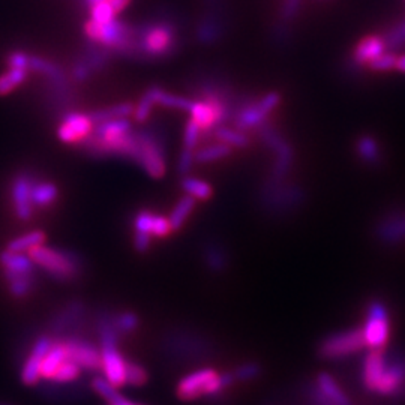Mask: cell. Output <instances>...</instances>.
Segmentation results:
<instances>
[{
  "label": "cell",
  "mask_w": 405,
  "mask_h": 405,
  "mask_svg": "<svg viewBox=\"0 0 405 405\" xmlns=\"http://www.w3.org/2000/svg\"><path fill=\"white\" fill-rule=\"evenodd\" d=\"M135 41L134 61H162L181 50V27L169 14L156 15L135 26Z\"/></svg>",
  "instance_id": "obj_1"
},
{
  "label": "cell",
  "mask_w": 405,
  "mask_h": 405,
  "mask_svg": "<svg viewBox=\"0 0 405 405\" xmlns=\"http://www.w3.org/2000/svg\"><path fill=\"white\" fill-rule=\"evenodd\" d=\"M96 326L101 342V371L104 372V379L116 389L123 388L126 359L119 351V337H121V333L117 332L113 323V314H100Z\"/></svg>",
  "instance_id": "obj_2"
},
{
  "label": "cell",
  "mask_w": 405,
  "mask_h": 405,
  "mask_svg": "<svg viewBox=\"0 0 405 405\" xmlns=\"http://www.w3.org/2000/svg\"><path fill=\"white\" fill-rule=\"evenodd\" d=\"M29 257L38 268L45 270L57 281H74L80 278L84 270L82 257L69 250H57L45 245H38L29 251Z\"/></svg>",
  "instance_id": "obj_3"
},
{
  "label": "cell",
  "mask_w": 405,
  "mask_h": 405,
  "mask_svg": "<svg viewBox=\"0 0 405 405\" xmlns=\"http://www.w3.org/2000/svg\"><path fill=\"white\" fill-rule=\"evenodd\" d=\"M303 186L294 182L266 179L260 186L259 203L263 209L275 216L289 215L305 201Z\"/></svg>",
  "instance_id": "obj_4"
},
{
  "label": "cell",
  "mask_w": 405,
  "mask_h": 405,
  "mask_svg": "<svg viewBox=\"0 0 405 405\" xmlns=\"http://www.w3.org/2000/svg\"><path fill=\"white\" fill-rule=\"evenodd\" d=\"M233 372L218 374L215 369L203 368L183 377L177 384V397L183 401L199 399L201 397H215L222 390L231 388L234 383Z\"/></svg>",
  "instance_id": "obj_5"
},
{
  "label": "cell",
  "mask_w": 405,
  "mask_h": 405,
  "mask_svg": "<svg viewBox=\"0 0 405 405\" xmlns=\"http://www.w3.org/2000/svg\"><path fill=\"white\" fill-rule=\"evenodd\" d=\"M255 130L259 132L260 140L268 146L275 155L269 179L285 181L294 161L293 146L289 143L287 138L280 132L278 128L268 121H264L259 128H255Z\"/></svg>",
  "instance_id": "obj_6"
},
{
  "label": "cell",
  "mask_w": 405,
  "mask_h": 405,
  "mask_svg": "<svg viewBox=\"0 0 405 405\" xmlns=\"http://www.w3.org/2000/svg\"><path fill=\"white\" fill-rule=\"evenodd\" d=\"M280 102L281 95L278 92H269L259 98V100L243 96L231 122L236 130L239 131L255 130L264 121H268V116L280 105Z\"/></svg>",
  "instance_id": "obj_7"
},
{
  "label": "cell",
  "mask_w": 405,
  "mask_h": 405,
  "mask_svg": "<svg viewBox=\"0 0 405 405\" xmlns=\"http://www.w3.org/2000/svg\"><path fill=\"white\" fill-rule=\"evenodd\" d=\"M140 143V160L138 165L153 179H161L165 176V143L164 137L156 128H143L135 131Z\"/></svg>",
  "instance_id": "obj_8"
},
{
  "label": "cell",
  "mask_w": 405,
  "mask_h": 405,
  "mask_svg": "<svg viewBox=\"0 0 405 405\" xmlns=\"http://www.w3.org/2000/svg\"><path fill=\"white\" fill-rule=\"evenodd\" d=\"M369 392L383 398L399 399L405 397V356L386 353L384 367Z\"/></svg>",
  "instance_id": "obj_9"
},
{
  "label": "cell",
  "mask_w": 405,
  "mask_h": 405,
  "mask_svg": "<svg viewBox=\"0 0 405 405\" xmlns=\"http://www.w3.org/2000/svg\"><path fill=\"white\" fill-rule=\"evenodd\" d=\"M363 337L365 344L371 350H381L389 338V314L386 305L380 300H372L367 310Z\"/></svg>",
  "instance_id": "obj_10"
},
{
  "label": "cell",
  "mask_w": 405,
  "mask_h": 405,
  "mask_svg": "<svg viewBox=\"0 0 405 405\" xmlns=\"http://www.w3.org/2000/svg\"><path fill=\"white\" fill-rule=\"evenodd\" d=\"M367 347L363 330L351 329L330 335L320 345V356L324 359H344Z\"/></svg>",
  "instance_id": "obj_11"
},
{
  "label": "cell",
  "mask_w": 405,
  "mask_h": 405,
  "mask_svg": "<svg viewBox=\"0 0 405 405\" xmlns=\"http://www.w3.org/2000/svg\"><path fill=\"white\" fill-rule=\"evenodd\" d=\"M308 399L312 405H353L339 384L332 375L321 372L314 386L308 390Z\"/></svg>",
  "instance_id": "obj_12"
},
{
  "label": "cell",
  "mask_w": 405,
  "mask_h": 405,
  "mask_svg": "<svg viewBox=\"0 0 405 405\" xmlns=\"http://www.w3.org/2000/svg\"><path fill=\"white\" fill-rule=\"evenodd\" d=\"M227 31L224 6L207 8V13L199 20L195 27V39L201 45H215L224 38Z\"/></svg>",
  "instance_id": "obj_13"
},
{
  "label": "cell",
  "mask_w": 405,
  "mask_h": 405,
  "mask_svg": "<svg viewBox=\"0 0 405 405\" xmlns=\"http://www.w3.org/2000/svg\"><path fill=\"white\" fill-rule=\"evenodd\" d=\"M63 342L68 359L75 362L82 369L92 372L101 369V351L92 342L74 335L68 337Z\"/></svg>",
  "instance_id": "obj_14"
},
{
  "label": "cell",
  "mask_w": 405,
  "mask_h": 405,
  "mask_svg": "<svg viewBox=\"0 0 405 405\" xmlns=\"http://www.w3.org/2000/svg\"><path fill=\"white\" fill-rule=\"evenodd\" d=\"M35 174L31 171H22L14 176L11 183V200L14 212L18 220L29 221L33 215V204L31 200V190L35 181Z\"/></svg>",
  "instance_id": "obj_15"
},
{
  "label": "cell",
  "mask_w": 405,
  "mask_h": 405,
  "mask_svg": "<svg viewBox=\"0 0 405 405\" xmlns=\"http://www.w3.org/2000/svg\"><path fill=\"white\" fill-rule=\"evenodd\" d=\"M93 122L89 114L69 112L63 116L61 126L57 128L59 140L68 144H77L92 132Z\"/></svg>",
  "instance_id": "obj_16"
},
{
  "label": "cell",
  "mask_w": 405,
  "mask_h": 405,
  "mask_svg": "<svg viewBox=\"0 0 405 405\" xmlns=\"http://www.w3.org/2000/svg\"><path fill=\"white\" fill-rule=\"evenodd\" d=\"M52 344L53 339L48 335H43V337H39L35 341L32 351L29 354L22 369V381L26 386H35L39 379H41V363L48 349L52 347Z\"/></svg>",
  "instance_id": "obj_17"
},
{
  "label": "cell",
  "mask_w": 405,
  "mask_h": 405,
  "mask_svg": "<svg viewBox=\"0 0 405 405\" xmlns=\"http://www.w3.org/2000/svg\"><path fill=\"white\" fill-rule=\"evenodd\" d=\"M375 236L383 243H398L405 240V212L388 213L375 227Z\"/></svg>",
  "instance_id": "obj_18"
},
{
  "label": "cell",
  "mask_w": 405,
  "mask_h": 405,
  "mask_svg": "<svg viewBox=\"0 0 405 405\" xmlns=\"http://www.w3.org/2000/svg\"><path fill=\"white\" fill-rule=\"evenodd\" d=\"M86 305L82 300L69 302L65 308L59 312L53 323L52 330L56 333H63L66 330H75L86 317Z\"/></svg>",
  "instance_id": "obj_19"
},
{
  "label": "cell",
  "mask_w": 405,
  "mask_h": 405,
  "mask_svg": "<svg viewBox=\"0 0 405 405\" xmlns=\"http://www.w3.org/2000/svg\"><path fill=\"white\" fill-rule=\"evenodd\" d=\"M386 50V43H384L383 36H367L354 48L351 56V71L359 69L363 65H368L372 59L380 56Z\"/></svg>",
  "instance_id": "obj_20"
},
{
  "label": "cell",
  "mask_w": 405,
  "mask_h": 405,
  "mask_svg": "<svg viewBox=\"0 0 405 405\" xmlns=\"http://www.w3.org/2000/svg\"><path fill=\"white\" fill-rule=\"evenodd\" d=\"M0 266L3 269V276L13 275H35L36 264L24 252H14L5 250L0 254Z\"/></svg>",
  "instance_id": "obj_21"
},
{
  "label": "cell",
  "mask_w": 405,
  "mask_h": 405,
  "mask_svg": "<svg viewBox=\"0 0 405 405\" xmlns=\"http://www.w3.org/2000/svg\"><path fill=\"white\" fill-rule=\"evenodd\" d=\"M78 59H80L83 63H86V66L91 69L92 74H95L102 71L104 68L110 65L113 53L110 48H107L101 44H96L93 41H89L87 39L84 50L82 52L80 56H78Z\"/></svg>",
  "instance_id": "obj_22"
},
{
  "label": "cell",
  "mask_w": 405,
  "mask_h": 405,
  "mask_svg": "<svg viewBox=\"0 0 405 405\" xmlns=\"http://www.w3.org/2000/svg\"><path fill=\"white\" fill-rule=\"evenodd\" d=\"M203 260L207 269L213 273H221L229 269L230 266V254L225 250V246L216 240H209L204 243L203 248Z\"/></svg>",
  "instance_id": "obj_23"
},
{
  "label": "cell",
  "mask_w": 405,
  "mask_h": 405,
  "mask_svg": "<svg viewBox=\"0 0 405 405\" xmlns=\"http://www.w3.org/2000/svg\"><path fill=\"white\" fill-rule=\"evenodd\" d=\"M192 121L200 126L203 132H213L215 128H218V116H216L212 105L201 100H192V105L190 112Z\"/></svg>",
  "instance_id": "obj_24"
},
{
  "label": "cell",
  "mask_w": 405,
  "mask_h": 405,
  "mask_svg": "<svg viewBox=\"0 0 405 405\" xmlns=\"http://www.w3.org/2000/svg\"><path fill=\"white\" fill-rule=\"evenodd\" d=\"M130 131H132V125L128 121V117H123L93 125V130L91 134L96 138H100V140H113V138L121 137Z\"/></svg>",
  "instance_id": "obj_25"
},
{
  "label": "cell",
  "mask_w": 405,
  "mask_h": 405,
  "mask_svg": "<svg viewBox=\"0 0 405 405\" xmlns=\"http://www.w3.org/2000/svg\"><path fill=\"white\" fill-rule=\"evenodd\" d=\"M66 359V349L63 341H53L52 347L48 349L41 363V379L50 380L53 379L54 372L61 367L62 362Z\"/></svg>",
  "instance_id": "obj_26"
},
{
  "label": "cell",
  "mask_w": 405,
  "mask_h": 405,
  "mask_svg": "<svg viewBox=\"0 0 405 405\" xmlns=\"http://www.w3.org/2000/svg\"><path fill=\"white\" fill-rule=\"evenodd\" d=\"M59 197V190L53 182L41 181L35 177L31 190V200L33 207H48L52 206Z\"/></svg>",
  "instance_id": "obj_27"
},
{
  "label": "cell",
  "mask_w": 405,
  "mask_h": 405,
  "mask_svg": "<svg viewBox=\"0 0 405 405\" xmlns=\"http://www.w3.org/2000/svg\"><path fill=\"white\" fill-rule=\"evenodd\" d=\"M92 389L100 395L101 398H104L108 405H140L125 398L123 395H121V392H119L114 386H112L104 377H95L92 380Z\"/></svg>",
  "instance_id": "obj_28"
},
{
  "label": "cell",
  "mask_w": 405,
  "mask_h": 405,
  "mask_svg": "<svg viewBox=\"0 0 405 405\" xmlns=\"http://www.w3.org/2000/svg\"><path fill=\"white\" fill-rule=\"evenodd\" d=\"M134 104L131 102H122V104H116L101 108V110H95L91 114V119L93 125L101 123L105 121H113V119H123V117H130L134 114Z\"/></svg>",
  "instance_id": "obj_29"
},
{
  "label": "cell",
  "mask_w": 405,
  "mask_h": 405,
  "mask_svg": "<svg viewBox=\"0 0 405 405\" xmlns=\"http://www.w3.org/2000/svg\"><path fill=\"white\" fill-rule=\"evenodd\" d=\"M45 239H47V236L44 231L33 230V231H29L26 234L15 237V239H13L8 243L6 250L14 251V252H29L32 248H35V246L44 245Z\"/></svg>",
  "instance_id": "obj_30"
},
{
  "label": "cell",
  "mask_w": 405,
  "mask_h": 405,
  "mask_svg": "<svg viewBox=\"0 0 405 405\" xmlns=\"http://www.w3.org/2000/svg\"><path fill=\"white\" fill-rule=\"evenodd\" d=\"M151 91L153 93L155 102L160 104L167 108H176V110H182V112H190V108L192 105V100L190 98H183L174 93H169L162 91L161 87H151Z\"/></svg>",
  "instance_id": "obj_31"
},
{
  "label": "cell",
  "mask_w": 405,
  "mask_h": 405,
  "mask_svg": "<svg viewBox=\"0 0 405 405\" xmlns=\"http://www.w3.org/2000/svg\"><path fill=\"white\" fill-rule=\"evenodd\" d=\"M194 207H195V199L188 194L183 195L182 199L176 203L171 215L169 216L173 231H179L182 229L185 221L188 220V216L192 213Z\"/></svg>",
  "instance_id": "obj_32"
},
{
  "label": "cell",
  "mask_w": 405,
  "mask_h": 405,
  "mask_svg": "<svg viewBox=\"0 0 405 405\" xmlns=\"http://www.w3.org/2000/svg\"><path fill=\"white\" fill-rule=\"evenodd\" d=\"M5 280L8 282L9 293H11L13 298L15 299H23L31 293L36 284L35 275H13V276H5Z\"/></svg>",
  "instance_id": "obj_33"
},
{
  "label": "cell",
  "mask_w": 405,
  "mask_h": 405,
  "mask_svg": "<svg viewBox=\"0 0 405 405\" xmlns=\"http://www.w3.org/2000/svg\"><path fill=\"white\" fill-rule=\"evenodd\" d=\"M356 151H358L362 160L369 165H377L381 161L379 143L371 135H362L358 140V144H356Z\"/></svg>",
  "instance_id": "obj_34"
},
{
  "label": "cell",
  "mask_w": 405,
  "mask_h": 405,
  "mask_svg": "<svg viewBox=\"0 0 405 405\" xmlns=\"http://www.w3.org/2000/svg\"><path fill=\"white\" fill-rule=\"evenodd\" d=\"M181 186L188 195L194 197L195 200H211L213 195L212 186L201 179H195V177L185 176L181 182Z\"/></svg>",
  "instance_id": "obj_35"
},
{
  "label": "cell",
  "mask_w": 405,
  "mask_h": 405,
  "mask_svg": "<svg viewBox=\"0 0 405 405\" xmlns=\"http://www.w3.org/2000/svg\"><path fill=\"white\" fill-rule=\"evenodd\" d=\"M230 153H231L230 146H227L224 143H216V144L201 147V149L197 151L194 153V160L199 164H207V162L224 160V158H227Z\"/></svg>",
  "instance_id": "obj_36"
},
{
  "label": "cell",
  "mask_w": 405,
  "mask_h": 405,
  "mask_svg": "<svg viewBox=\"0 0 405 405\" xmlns=\"http://www.w3.org/2000/svg\"><path fill=\"white\" fill-rule=\"evenodd\" d=\"M27 74L29 71H26V69L9 68L5 74L0 75V96L9 95L17 87L22 86L26 82Z\"/></svg>",
  "instance_id": "obj_37"
},
{
  "label": "cell",
  "mask_w": 405,
  "mask_h": 405,
  "mask_svg": "<svg viewBox=\"0 0 405 405\" xmlns=\"http://www.w3.org/2000/svg\"><path fill=\"white\" fill-rule=\"evenodd\" d=\"M213 135L218 138V140L227 146L233 147H246L250 144V138L243 134V131L236 130V128H229L225 125H221L218 128H215Z\"/></svg>",
  "instance_id": "obj_38"
},
{
  "label": "cell",
  "mask_w": 405,
  "mask_h": 405,
  "mask_svg": "<svg viewBox=\"0 0 405 405\" xmlns=\"http://www.w3.org/2000/svg\"><path fill=\"white\" fill-rule=\"evenodd\" d=\"M82 371L83 369L80 367H78V365L75 362H72L71 359H68V356H66V359L62 362L61 367H59L57 371L54 372L52 381L61 383V384L72 383V381L80 379Z\"/></svg>",
  "instance_id": "obj_39"
},
{
  "label": "cell",
  "mask_w": 405,
  "mask_h": 405,
  "mask_svg": "<svg viewBox=\"0 0 405 405\" xmlns=\"http://www.w3.org/2000/svg\"><path fill=\"white\" fill-rule=\"evenodd\" d=\"M147 381V372L140 363L126 360V371H125V386L140 388Z\"/></svg>",
  "instance_id": "obj_40"
},
{
  "label": "cell",
  "mask_w": 405,
  "mask_h": 405,
  "mask_svg": "<svg viewBox=\"0 0 405 405\" xmlns=\"http://www.w3.org/2000/svg\"><path fill=\"white\" fill-rule=\"evenodd\" d=\"M113 323L116 326L117 332L121 335L125 333H131L138 328V315L130 311H125V312H119V314H113Z\"/></svg>",
  "instance_id": "obj_41"
},
{
  "label": "cell",
  "mask_w": 405,
  "mask_h": 405,
  "mask_svg": "<svg viewBox=\"0 0 405 405\" xmlns=\"http://www.w3.org/2000/svg\"><path fill=\"white\" fill-rule=\"evenodd\" d=\"M153 105H156V102H155L153 93H152V91L149 89V91H147L143 95L140 102H138L137 107L134 108V119H135V122L144 123L147 121V119H149Z\"/></svg>",
  "instance_id": "obj_42"
},
{
  "label": "cell",
  "mask_w": 405,
  "mask_h": 405,
  "mask_svg": "<svg viewBox=\"0 0 405 405\" xmlns=\"http://www.w3.org/2000/svg\"><path fill=\"white\" fill-rule=\"evenodd\" d=\"M383 38H384V43H386V48H389L390 52H395L397 48L405 45V20L398 26L392 27Z\"/></svg>",
  "instance_id": "obj_43"
},
{
  "label": "cell",
  "mask_w": 405,
  "mask_h": 405,
  "mask_svg": "<svg viewBox=\"0 0 405 405\" xmlns=\"http://www.w3.org/2000/svg\"><path fill=\"white\" fill-rule=\"evenodd\" d=\"M89 13H91V20L96 23H108L114 20V9L112 8V5L108 3V0H104L101 3H96L93 5L91 9H89Z\"/></svg>",
  "instance_id": "obj_44"
},
{
  "label": "cell",
  "mask_w": 405,
  "mask_h": 405,
  "mask_svg": "<svg viewBox=\"0 0 405 405\" xmlns=\"http://www.w3.org/2000/svg\"><path fill=\"white\" fill-rule=\"evenodd\" d=\"M397 59L398 56L393 52H386L372 59V61L368 63V66L372 69V71H389V69H393L395 66H397Z\"/></svg>",
  "instance_id": "obj_45"
},
{
  "label": "cell",
  "mask_w": 405,
  "mask_h": 405,
  "mask_svg": "<svg viewBox=\"0 0 405 405\" xmlns=\"http://www.w3.org/2000/svg\"><path fill=\"white\" fill-rule=\"evenodd\" d=\"M303 0H284L280 11V20L284 23H290L298 17L302 11Z\"/></svg>",
  "instance_id": "obj_46"
},
{
  "label": "cell",
  "mask_w": 405,
  "mask_h": 405,
  "mask_svg": "<svg viewBox=\"0 0 405 405\" xmlns=\"http://www.w3.org/2000/svg\"><path fill=\"white\" fill-rule=\"evenodd\" d=\"M153 213L149 211H140L135 215L134 220V229L135 234H146L152 236V222H153Z\"/></svg>",
  "instance_id": "obj_47"
},
{
  "label": "cell",
  "mask_w": 405,
  "mask_h": 405,
  "mask_svg": "<svg viewBox=\"0 0 405 405\" xmlns=\"http://www.w3.org/2000/svg\"><path fill=\"white\" fill-rule=\"evenodd\" d=\"M270 36L273 39V43H276L280 47L281 45H287L290 43L291 36H293L291 24L290 23H284V22H281V20H280L278 23L273 24Z\"/></svg>",
  "instance_id": "obj_48"
},
{
  "label": "cell",
  "mask_w": 405,
  "mask_h": 405,
  "mask_svg": "<svg viewBox=\"0 0 405 405\" xmlns=\"http://www.w3.org/2000/svg\"><path fill=\"white\" fill-rule=\"evenodd\" d=\"M201 130L200 126L197 125L192 119L188 121L186 126H185V134H183V147L185 149H191L195 151L197 143H199V138H200Z\"/></svg>",
  "instance_id": "obj_49"
},
{
  "label": "cell",
  "mask_w": 405,
  "mask_h": 405,
  "mask_svg": "<svg viewBox=\"0 0 405 405\" xmlns=\"http://www.w3.org/2000/svg\"><path fill=\"white\" fill-rule=\"evenodd\" d=\"M234 379L237 381H251L260 375V367L257 363H245L240 365L234 372Z\"/></svg>",
  "instance_id": "obj_50"
},
{
  "label": "cell",
  "mask_w": 405,
  "mask_h": 405,
  "mask_svg": "<svg viewBox=\"0 0 405 405\" xmlns=\"http://www.w3.org/2000/svg\"><path fill=\"white\" fill-rule=\"evenodd\" d=\"M194 153H195L194 151L185 149L183 147V151L179 155V160H177V173L183 176V174H188L192 170V167L195 164Z\"/></svg>",
  "instance_id": "obj_51"
},
{
  "label": "cell",
  "mask_w": 405,
  "mask_h": 405,
  "mask_svg": "<svg viewBox=\"0 0 405 405\" xmlns=\"http://www.w3.org/2000/svg\"><path fill=\"white\" fill-rule=\"evenodd\" d=\"M173 231L169 218L161 215H155L153 216V222H152V236L156 237H165L169 236Z\"/></svg>",
  "instance_id": "obj_52"
},
{
  "label": "cell",
  "mask_w": 405,
  "mask_h": 405,
  "mask_svg": "<svg viewBox=\"0 0 405 405\" xmlns=\"http://www.w3.org/2000/svg\"><path fill=\"white\" fill-rule=\"evenodd\" d=\"M71 75H72V80L75 82V83H86L89 78H91L93 74H92V71L91 69H89L87 66H86V63H83L80 59H75V62H74V66H72V72H71Z\"/></svg>",
  "instance_id": "obj_53"
},
{
  "label": "cell",
  "mask_w": 405,
  "mask_h": 405,
  "mask_svg": "<svg viewBox=\"0 0 405 405\" xmlns=\"http://www.w3.org/2000/svg\"><path fill=\"white\" fill-rule=\"evenodd\" d=\"M27 62H29V53L26 52H11L6 56V65L9 68L17 69H26L27 71Z\"/></svg>",
  "instance_id": "obj_54"
},
{
  "label": "cell",
  "mask_w": 405,
  "mask_h": 405,
  "mask_svg": "<svg viewBox=\"0 0 405 405\" xmlns=\"http://www.w3.org/2000/svg\"><path fill=\"white\" fill-rule=\"evenodd\" d=\"M151 246V236L146 234H135L134 236V248L138 252H146Z\"/></svg>",
  "instance_id": "obj_55"
},
{
  "label": "cell",
  "mask_w": 405,
  "mask_h": 405,
  "mask_svg": "<svg viewBox=\"0 0 405 405\" xmlns=\"http://www.w3.org/2000/svg\"><path fill=\"white\" fill-rule=\"evenodd\" d=\"M131 0H108V3L112 5V8L114 9V13L119 14V13H122L123 9L130 5Z\"/></svg>",
  "instance_id": "obj_56"
},
{
  "label": "cell",
  "mask_w": 405,
  "mask_h": 405,
  "mask_svg": "<svg viewBox=\"0 0 405 405\" xmlns=\"http://www.w3.org/2000/svg\"><path fill=\"white\" fill-rule=\"evenodd\" d=\"M78 2H80V5H82L83 8L91 9L93 5L101 3V2H104V0H78Z\"/></svg>",
  "instance_id": "obj_57"
},
{
  "label": "cell",
  "mask_w": 405,
  "mask_h": 405,
  "mask_svg": "<svg viewBox=\"0 0 405 405\" xmlns=\"http://www.w3.org/2000/svg\"><path fill=\"white\" fill-rule=\"evenodd\" d=\"M398 69V71L404 72L405 74V56H401L397 59V66H395Z\"/></svg>",
  "instance_id": "obj_58"
},
{
  "label": "cell",
  "mask_w": 405,
  "mask_h": 405,
  "mask_svg": "<svg viewBox=\"0 0 405 405\" xmlns=\"http://www.w3.org/2000/svg\"><path fill=\"white\" fill-rule=\"evenodd\" d=\"M206 3L209 8H220L224 6V0H206Z\"/></svg>",
  "instance_id": "obj_59"
}]
</instances>
